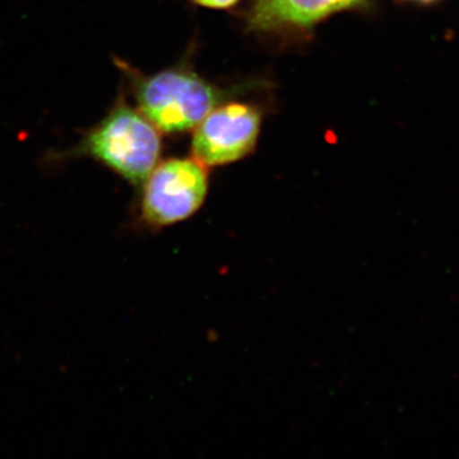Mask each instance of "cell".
<instances>
[{
  "label": "cell",
  "mask_w": 459,
  "mask_h": 459,
  "mask_svg": "<svg viewBox=\"0 0 459 459\" xmlns=\"http://www.w3.org/2000/svg\"><path fill=\"white\" fill-rule=\"evenodd\" d=\"M422 2H430V0H422Z\"/></svg>",
  "instance_id": "52a82bcc"
},
{
  "label": "cell",
  "mask_w": 459,
  "mask_h": 459,
  "mask_svg": "<svg viewBox=\"0 0 459 459\" xmlns=\"http://www.w3.org/2000/svg\"><path fill=\"white\" fill-rule=\"evenodd\" d=\"M261 113L247 104L221 105L195 126L192 155L205 168L237 162L255 150Z\"/></svg>",
  "instance_id": "277c9868"
},
{
  "label": "cell",
  "mask_w": 459,
  "mask_h": 459,
  "mask_svg": "<svg viewBox=\"0 0 459 459\" xmlns=\"http://www.w3.org/2000/svg\"><path fill=\"white\" fill-rule=\"evenodd\" d=\"M193 2L198 3V4L207 8L225 9L237 4L238 0H193Z\"/></svg>",
  "instance_id": "8992f818"
},
{
  "label": "cell",
  "mask_w": 459,
  "mask_h": 459,
  "mask_svg": "<svg viewBox=\"0 0 459 459\" xmlns=\"http://www.w3.org/2000/svg\"><path fill=\"white\" fill-rule=\"evenodd\" d=\"M365 0H253L247 25L255 31L307 30L332 14L359 7Z\"/></svg>",
  "instance_id": "5b68a950"
},
{
  "label": "cell",
  "mask_w": 459,
  "mask_h": 459,
  "mask_svg": "<svg viewBox=\"0 0 459 459\" xmlns=\"http://www.w3.org/2000/svg\"><path fill=\"white\" fill-rule=\"evenodd\" d=\"M128 72L138 108L160 132L190 131L221 101V92L216 87L184 68L151 77Z\"/></svg>",
  "instance_id": "7a4b0ae2"
},
{
  "label": "cell",
  "mask_w": 459,
  "mask_h": 459,
  "mask_svg": "<svg viewBox=\"0 0 459 459\" xmlns=\"http://www.w3.org/2000/svg\"><path fill=\"white\" fill-rule=\"evenodd\" d=\"M208 186L207 168L195 157L157 164L142 184L138 225L161 231L186 221L204 204Z\"/></svg>",
  "instance_id": "3957f363"
},
{
  "label": "cell",
  "mask_w": 459,
  "mask_h": 459,
  "mask_svg": "<svg viewBox=\"0 0 459 459\" xmlns=\"http://www.w3.org/2000/svg\"><path fill=\"white\" fill-rule=\"evenodd\" d=\"M160 131L126 101L84 133L82 140L63 156L91 157L133 186H142L161 156Z\"/></svg>",
  "instance_id": "6da1fadb"
}]
</instances>
